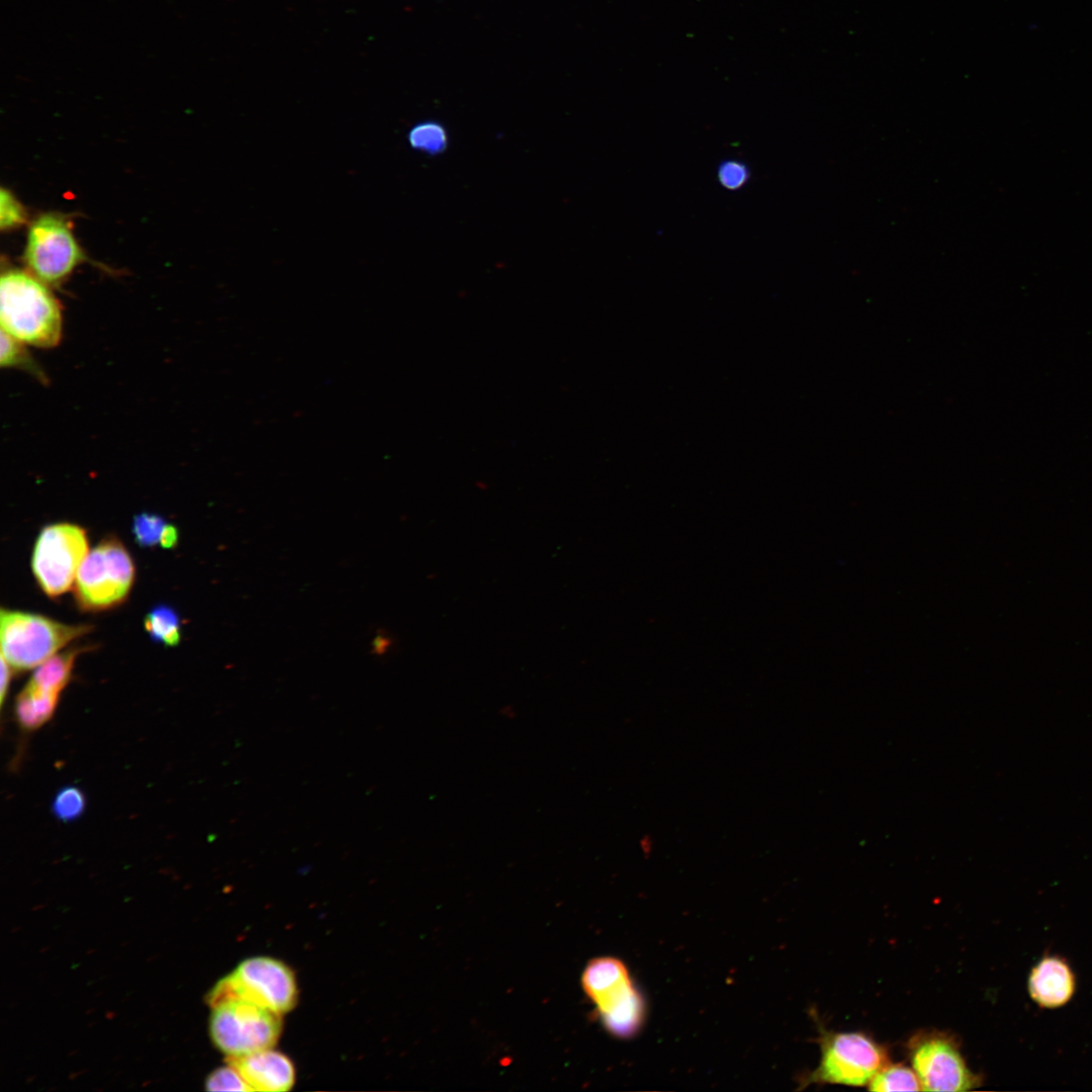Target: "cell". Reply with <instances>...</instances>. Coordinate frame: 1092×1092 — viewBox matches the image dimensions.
Masks as SVG:
<instances>
[{"mask_svg": "<svg viewBox=\"0 0 1092 1092\" xmlns=\"http://www.w3.org/2000/svg\"><path fill=\"white\" fill-rule=\"evenodd\" d=\"M1 330L14 339L42 349L59 345L63 313L47 283L30 272L8 269L0 280Z\"/></svg>", "mask_w": 1092, "mask_h": 1092, "instance_id": "1", "label": "cell"}, {"mask_svg": "<svg viewBox=\"0 0 1092 1092\" xmlns=\"http://www.w3.org/2000/svg\"><path fill=\"white\" fill-rule=\"evenodd\" d=\"M581 985L610 1034L631 1038L639 1033L646 1019V1002L621 960L593 959L582 972Z\"/></svg>", "mask_w": 1092, "mask_h": 1092, "instance_id": "2", "label": "cell"}, {"mask_svg": "<svg viewBox=\"0 0 1092 1092\" xmlns=\"http://www.w3.org/2000/svg\"><path fill=\"white\" fill-rule=\"evenodd\" d=\"M1 655L12 669L37 667L74 639L91 630L89 625H70L42 615L1 610Z\"/></svg>", "mask_w": 1092, "mask_h": 1092, "instance_id": "3", "label": "cell"}, {"mask_svg": "<svg viewBox=\"0 0 1092 1092\" xmlns=\"http://www.w3.org/2000/svg\"><path fill=\"white\" fill-rule=\"evenodd\" d=\"M245 999L280 1014L297 1003L298 990L291 969L271 957L244 960L211 990L208 1002L214 1006L230 999Z\"/></svg>", "mask_w": 1092, "mask_h": 1092, "instance_id": "4", "label": "cell"}, {"mask_svg": "<svg viewBox=\"0 0 1092 1092\" xmlns=\"http://www.w3.org/2000/svg\"><path fill=\"white\" fill-rule=\"evenodd\" d=\"M133 579L134 564L128 551L116 538H106L83 560L74 595L82 610H107L127 598Z\"/></svg>", "mask_w": 1092, "mask_h": 1092, "instance_id": "5", "label": "cell"}, {"mask_svg": "<svg viewBox=\"0 0 1092 1092\" xmlns=\"http://www.w3.org/2000/svg\"><path fill=\"white\" fill-rule=\"evenodd\" d=\"M210 1036L228 1057L274 1048L282 1031V1014L245 999H230L211 1007Z\"/></svg>", "mask_w": 1092, "mask_h": 1092, "instance_id": "6", "label": "cell"}, {"mask_svg": "<svg viewBox=\"0 0 1092 1092\" xmlns=\"http://www.w3.org/2000/svg\"><path fill=\"white\" fill-rule=\"evenodd\" d=\"M887 1062L883 1048L863 1033H827L821 1041L820 1063L803 1084L863 1086Z\"/></svg>", "mask_w": 1092, "mask_h": 1092, "instance_id": "7", "label": "cell"}, {"mask_svg": "<svg viewBox=\"0 0 1092 1092\" xmlns=\"http://www.w3.org/2000/svg\"><path fill=\"white\" fill-rule=\"evenodd\" d=\"M85 530L75 524L44 527L34 544L31 568L40 588L52 598L70 589L88 554Z\"/></svg>", "mask_w": 1092, "mask_h": 1092, "instance_id": "8", "label": "cell"}, {"mask_svg": "<svg viewBox=\"0 0 1092 1092\" xmlns=\"http://www.w3.org/2000/svg\"><path fill=\"white\" fill-rule=\"evenodd\" d=\"M71 223L58 213L39 215L29 226L24 260L29 272L48 285L62 283L84 261Z\"/></svg>", "mask_w": 1092, "mask_h": 1092, "instance_id": "9", "label": "cell"}, {"mask_svg": "<svg viewBox=\"0 0 1092 1092\" xmlns=\"http://www.w3.org/2000/svg\"><path fill=\"white\" fill-rule=\"evenodd\" d=\"M911 1063L922 1090L967 1091L977 1085L957 1044L946 1035H923L911 1044Z\"/></svg>", "mask_w": 1092, "mask_h": 1092, "instance_id": "10", "label": "cell"}, {"mask_svg": "<svg viewBox=\"0 0 1092 1092\" xmlns=\"http://www.w3.org/2000/svg\"><path fill=\"white\" fill-rule=\"evenodd\" d=\"M242 1075L251 1091H289L295 1082L292 1061L273 1048L239 1057H228Z\"/></svg>", "mask_w": 1092, "mask_h": 1092, "instance_id": "11", "label": "cell"}, {"mask_svg": "<svg viewBox=\"0 0 1092 1092\" xmlns=\"http://www.w3.org/2000/svg\"><path fill=\"white\" fill-rule=\"evenodd\" d=\"M1028 993L1042 1008L1067 1004L1076 990V978L1070 965L1061 957L1045 956L1031 969Z\"/></svg>", "mask_w": 1092, "mask_h": 1092, "instance_id": "12", "label": "cell"}, {"mask_svg": "<svg viewBox=\"0 0 1092 1092\" xmlns=\"http://www.w3.org/2000/svg\"><path fill=\"white\" fill-rule=\"evenodd\" d=\"M59 697L26 685L15 701L17 722L26 730L39 728L55 713Z\"/></svg>", "mask_w": 1092, "mask_h": 1092, "instance_id": "13", "label": "cell"}, {"mask_svg": "<svg viewBox=\"0 0 1092 1092\" xmlns=\"http://www.w3.org/2000/svg\"><path fill=\"white\" fill-rule=\"evenodd\" d=\"M81 649H69L58 653L39 664L27 685L40 691L59 694L69 682L75 659Z\"/></svg>", "mask_w": 1092, "mask_h": 1092, "instance_id": "14", "label": "cell"}, {"mask_svg": "<svg viewBox=\"0 0 1092 1092\" xmlns=\"http://www.w3.org/2000/svg\"><path fill=\"white\" fill-rule=\"evenodd\" d=\"M145 629L150 637L165 646H176L181 639V623L177 612L165 605L154 607L145 617Z\"/></svg>", "mask_w": 1092, "mask_h": 1092, "instance_id": "15", "label": "cell"}, {"mask_svg": "<svg viewBox=\"0 0 1092 1092\" xmlns=\"http://www.w3.org/2000/svg\"><path fill=\"white\" fill-rule=\"evenodd\" d=\"M410 146L423 154L436 156L443 154L449 144L446 127L437 120H423L416 123L407 132Z\"/></svg>", "mask_w": 1092, "mask_h": 1092, "instance_id": "16", "label": "cell"}, {"mask_svg": "<svg viewBox=\"0 0 1092 1092\" xmlns=\"http://www.w3.org/2000/svg\"><path fill=\"white\" fill-rule=\"evenodd\" d=\"M26 346L1 330L0 365L6 368L24 370L40 382H47L48 378L44 372L34 361Z\"/></svg>", "mask_w": 1092, "mask_h": 1092, "instance_id": "17", "label": "cell"}, {"mask_svg": "<svg viewBox=\"0 0 1092 1092\" xmlns=\"http://www.w3.org/2000/svg\"><path fill=\"white\" fill-rule=\"evenodd\" d=\"M873 1091H920L921 1083L914 1070L902 1065L883 1067L870 1081Z\"/></svg>", "mask_w": 1092, "mask_h": 1092, "instance_id": "18", "label": "cell"}, {"mask_svg": "<svg viewBox=\"0 0 1092 1092\" xmlns=\"http://www.w3.org/2000/svg\"><path fill=\"white\" fill-rule=\"evenodd\" d=\"M85 807V795L75 786L62 788L58 791L52 803V811L55 817L66 823L81 817Z\"/></svg>", "mask_w": 1092, "mask_h": 1092, "instance_id": "19", "label": "cell"}, {"mask_svg": "<svg viewBox=\"0 0 1092 1092\" xmlns=\"http://www.w3.org/2000/svg\"><path fill=\"white\" fill-rule=\"evenodd\" d=\"M165 520L155 514L142 513L133 518L131 532L135 542L142 547L161 545L164 531L167 527Z\"/></svg>", "mask_w": 1092, "mask_h": 1092, "instance_id": "20", "label": "cell"}, {"mask_svg": "<svg viewBox=\"0 0 1092 1092\" xmlns=\"http://www.w3.org/2000/svg\"><path fill=\"white\" fill-rule=\"evenodd\" d=\"M716 176L721 187L728 191H737L749 182L751 172L745 162L726 159L718 164Z\"/></svg>", "mask_w": 1092, "mask_h": 1092, "instance_id": "21", "label": "cell"}, {"mask_svg": "<svg viewBox=\"0 0 1092 1092\" xmlns=\"http://www.w3.org/2000/svg\"><path fill=\"white\" fill-rule=\"evenodd\" d=\"M205 1089L208 1091H251L242 1075L230 1063L210 1073L205 1080Z\"/></svg>", "mask_w": 1092, "mask_h": 1092, "instance_id": "22", "label": "cell"}, {"mask_svg": "<svg viewBox=\"0 0 1092 1092\" xmlns=\"http://www.w3.org/2000/svg\"><path fill=\"white\" fill-rule=\"evenodd\" d=\"M26 220V212L22 204L7 189L0 191V226L2 230H11L23 224Z\"/></svg>", "mask_w": 1092, "mask_h": 1092, "instance_id": "23", "label": "cell"}, {"mask_svg": "<svg viewBox=\"0 0 1092 1092\" xmlns=\"http://www.w3.org/2000/svg\"><path fill=\"white\" fill-rule=\"evenodd\" d=\"M11 666L7 660L1 655V705L4 704L6 694L8 692L9 682L11 679Z\"/></svg>", "mask_w": 1092, "mask_h": 1092, "instance_id": "24", "label": "cell"}, {"mask_svg": "<svg viewBox=\"0 0 1092 1092\" xmlns=\"http://www.w3.org/2000/svg\"><path fill=\"white\" fill-rule=\"evenodd\" d=\"M177 542L178 531L174 526L168 524L163 534L161 546L169 549L173 548Z\"/></svg>", "mask_w": 1092, "mask_h": 1092, "instance_id": "25", "label": "cell"}]
</instances>
